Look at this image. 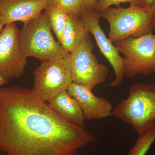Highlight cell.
Returning <instances> with one entry per match:
<instances>
[{
	"mask_svg": "<svg viewBox=\"0 0 155 155\" xmlns=\"http://www.w3.org/2000/svg\"><path fill=\"white\" fill-rule=\"evenodd\" d=\"M94 139L84 128L63 119L32 89L0 88V150L6 155H77Z\"/></svg>",
	"mask_w": 155,
	"mask_h": 155,
	"instance_id": "6da1fadb",
	"label": "cell"
},
{
	"mask_svg": "<svg viewBox=\"0 0 155 155\" xmlns=\"http://www.w3.org/2000/svg\"><path fill=\"white\" fill-rule=\"evenodd\" d=\"M112 116L130 125L137 134L155 126V85L137 83L113 110Z\"/></svg>",
	"mask_w": 155,
	"mask_h": 155,
	"instance_id": "7a4b0ae2",
	"label": "cell"
},
{
	"mask_svg": "<svg viewBox=\"0 0 155 155\" xmlns=\"http://www.w3.org/2000/svg\"><path fill=\"white\" fill-rule=\"evenodd\" d=\"M19 43L25 57H33L41 62L69 53L54 38L45 12L24 24L19 32Z\"/></svg>",
	"mask_w": 155,
	"mask_h": 155,
	"instance_id": "3957f363",
	"label": "cell"
},
{
	"mask_svg": "<svg viewBox=\"0 0 155 155\" xmlns=\"http://www.w3.org/2000/svg\"><path fill=\"white\" fill-rule=\"evenodd\" d=\"M110 25L109 38L114 43L129 37L137 38L153 32V14L149 9L137 6L110 7L101 14Z\"/></svg>",
	"mask_w": 155,
	"mask_h": 155,
	"instance_id": "277c9868",
	"label": "cell"
},
{
	"mask_svg": "<svg viewBox=\"0 0 155 155\" xmlns=\"http://www.w3.org/2000/svg\"><path fill=\"white\" fill-rule=\"evenodd\" d=\"M123 58L124 75L149 76L155 73V33L129 37L114 43Z\"/></svg>",
	"mask_w": 155,
	"mask_h": 155,
	"instance_id": "5b68a950",
	"label": "cell"
},
{
	"mask_svg": "<svg viewBox=\"0 0 155 155\" xmlns=\"http://www.w3.org/2000/svg\"><path fill=\"white\" fill-rule=\"evenodd\" d=\"M67 53L42 62L34 71L33 92L38 97L48 102L72 83Z\"/></svg>",
	"mask_w": 155,
	"mask_h": 155,
	"instance_id": "8992f818",
	"label": "cell"
},
{
	"mask_svg": "<svg viewBox=\"0 0 155 155\" xmlns=\"http://www.w3.org/2000/svg\"><path fill=\"white\" fill-rule=\"evenodd\" d=\"M94 48L89 35L76 49L69 54L72 83L91 91L105 82L109 73L108 67L99 62L94 54Z\"/></svg>",
	"mask_w": 155,
	"mask_h": 155,
	"instance_id": "52a82bcc",
	"label": "cell"
},
{
	"mask_svg": "<svg viewBox=\"0 0 155 155\" xmlns=\"http://www.w3.org/2000/svg\"><path fill=\"white\" fill-rule=\"evenodd\" d=\"M19 32L13 23L5 25L0 34V75L8 81L21 77L27 64L20 47Z\"/></svg>",
	"mask_w": 155,
	"mask_h": 155,
	"instance_id": "ba28073f",
	"label": "cell"
},
{
	"mask_svg": "<svg viewBox=\"0 0 155 155\" xmlns=\"http://www.w3.org/2000/svg\"><path fill=\"white\" fill-rule=\"evenodd\" d=\"M79 17L85 22L90 33L93 35L97 45L103 56L107 60L114 69L115 78L110 83L112 87L119 86L124 78L122 57L118 49L109 38L106 36L100 23L101 14L95 12L81 13Z\"/></svg>",
	"mask_w": 155,
	"mask_h": 155,
	"instance_id": "9c48e42d",
	"label": "cell"
},
{
	"mask_svg": "<svg viewBox=\"0 0 155 155\" xmlns=\"http://www.w3.org/2000/svg\"><path fill=\"white\" fill-rule=\"evenodd\" d=\"M48 6L46 0H0V22L4 26L17 21L25 24Z\"/></svg>",
	"mask_w": 155,
	"mask_h": 155,
	"instance_id": "30bf717a",
	"label": "cell"
},
{
	"mask_svg": "<svg viewBox=\"0 0 155 155\" xmlns=\"http://www.w3.org/2000/svg\"><path fill=\"white\" fill-rule=\"evenodd\" d=\"M67 91L79 104L85 119L94 120L112 116V103L105 98L97 96L91 90L72 83Z\"/></svg>",
	"mask_w": 155,
	"mask_h": 155,
	"instance_id": "8fae6325",
	"label": "cell"
},
{
	"mask_svg": "<svg viewBox=\"0 0 155 155\" xmlns=\"http://www.w3.org/2000/svg\"><path fill=\"white\" fill-rule=\"evenodd\" d=\"M48 103L64 120L78 127H85L83 111L76 100L69 94L67 90L61 92Z\"/></svg>",
	"mask_w": 155,
	"mask_h": 155,
	"instance_id": "7c38bea8",
	"label": "cell"
},
{
	"mask_svg": "<svg viewBox=\"0 0 155 155\" xmlns=\"http://www.w3.org/2000/svg\"><path fill=\"white\" fill-rule=\"evenodd\" d=\"M90 34L85 22L79 16L67 15V23L61 40V46L67 52L72 53Z\"/></svg>",
	"mask_w": 155,
	"mask_h": 155,
	"instance_id": "4fadbf2b",
	"label": "cell"
},
{
	"mask_svg": "<svg viewBox=\"0 0 155 155\" xmlns=\"http://www.w3.org/2000/svg\"><path fill=\"white\" fill-rule=\"evenodd\" d=\"M45 12L52 30L55 34L58 41L61 44L67 23V14L55 5H48Z\"/></svg>",
	"mask_w": 155,
	"mask_h": 155,
	"instance_id": "5bb4252c",
	"label": "cell"
},
{
	"mask_svg": "<svg viewBox=\"0 0 155 155\" xmlns=\"http://www.w3.org/2000/svg\"><path fill=\"white\" fill-rule=\"evenodd\" d=\"M138 135L127 155H146L155 142V126L147 128Z\"/></svg>",
	"mask_w": 155,
	"mask_h": 155,
	"instance_id": "9a60e30c",
	"label": "cell"
},
{
	"mask_svg": "<svg viewBox=\"0 0 155 155\" xmlns=\"http://www.w3.org/2000/svg\"><path fill=\"white\" fill-rule=\"evenodd\" d=\"M84 0H57L56 6L67 15L79 16L82 11Z\"/></svg>",
	"mask_w": 155,
	"mask_h": 155,
	"instance_id": "2e32d148",
	"label": "cell"
},
{
	"mask_svg": "<svg viewBox=\"0 0 155 155\" xmlns=\"http://www.w3.org/2000/svg\"><path fill=\"white\" fill-rule=\"evenodd\" d=\"M126 3H129L131 5L137 6V0H98L95 12L101 14L112 5L119 8L121 4Z\"/></svg>",
	"mask_w": 155,
	"mask_h": 155,
	"instance_id": "e0dca14e",
	"label": "cell"
},
{
	"mask_svg": "<svg viewBox=\"0 0 155 155\" xmlns=\"http://www.w3.org/2000/svg\"><path fill=\"white\" fill-rule=\"evenodd\" d=\"M97 2L98 0H84L81 13L95 12Z\"/></svg>",
	"mask_w": 155,
	"mask_h": 155,
	"instance_id": "ac0fdd59",
	"label": "cell"
},
{
	"mask_svg": "<svg viewBox=\"0 0 155 155\" xmlns=\"http://www.w3.org/2000/svg\"><path fill=\"white\" fill-rule=\"evenodd\" d=\"M137 6L149 9L153 2L154 0H137Z\"/></svg>",
	"mask_w": 155,
	"mask_h": 155,
	"instance_id": "d6986e66",
	"label": "cell"
},
{
	"mask_svg": "<svg viewBox=\"0 0 155 155\" xmlns=\"http://www.w3.org/2000/svg\"><path fill=\"white\" fill-rule=\"evenodd\" d=\"M8 81L6 80L5 78H3L0 75V88L1 87L3 86V85H5L6 84L8 83Z\"/></svg>",
	"mask_w": 155,
	"mask_h": 155,
	"instance_id": "ffe728a7",
	"label": "cell"
},
{
	"mask_svg": "<svg viewBox=\"0 0 155 155\" xmlns=\"http://www.w3.org/2000/svg\"><path fill=\"white\" fill-rule=\"evenodd\" d=\"M149 9L150 11L153 15L155 14V0H154L153 2Z\"/></svg>",
	"mask_w": 155,
	"mask_h": 155,
	"instance_id": "44dd1931",
	"label": "cell"
},
{
	"mask_svg": "<svg viewBox=\"0 0 155 155\" xmlns=\"http://www.w3.org/2000/svg\"><path fill=\"white\" fill-rule=\"evenodd\" d=\"M47 2L48 5L56 6L57 3V0H46Z\"/></svg>",
	"mask_w": 155,
	"mask_h": 155,
	"instance_id": "7402d4cb",
	"label": "cell"
},
{
	"mask_svg": "<svg viewBox=\"0 0 155 155\" xmlns=\"http://www.w3.org/2000/svg\"><path fill=\"white\" fill-rule=\"evenodd\" d=\"M152 28L153 30L155 31V14L153 15L151 23Z\"/></svg>",
	"mask_w": 155,
	"mask_h": 155,
	"instance_id": "603a6c76",
	"label": "cell"
},
{
	"mask_svg": "<svg viewBox=\"0 0 155 155\" xmlns=\"http://www.w3.org/2000/svg\"><path fill=\"white\" fill-rule=\"evenodd\" d=\"M4 25L1 23L0 22V34L2 32V31L3 28H4Z\"/></svg>",
	"mask_w": 155,
	"mask_h": 155,
	"instance_id": "cb8c5ba5",
	"label": "cell"
},
{
	"mask_svg": "<svg viewBox=\"0 0 155 155\" xmlns=\"http://www.w3.org/2000/svg\"><path fill=\"white\" fill-rule=\"evenodd\" d=\"M0 155H3L1 154L0 153Z\"/></svg>",
	"mask_w": 155,
	"mask_h": 155,
	"instance_id": "d4e9b609",
	"label": "cell"
}]
</instances>
